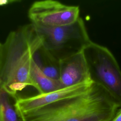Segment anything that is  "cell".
Segmentation results:
<instances>
[{
  "label": "cell",
  "mask_w": 121,
  "mask_h": 121,
  "mask_svg": "<svg viewBox=\"0 0 121 121\" xmlns=\"http://www.w3.org/2000/svg\"><path fill=\"white\" fill-rule=\"evenodd\" d=\"M42 45V38L31 23L10 32L2 43L0 89L14 99L17 97L19 92L31 86L33 57Z\"/></svg>",
  "instance_id": "obj_1"
},
{
  "label": "cell",
  "mask_w": 121,
  "mask_h": 121,
  "mask_svg": "<svg viewBox=\"0 0 121 121\" xmlns=\"http://www.w3.org/2000/svg\"><path fill=\"white\" fill-rule=\"evenodd\" d=\"M120 108L103 87L93 82L83 92L30 112L34 121H111Z\"/></svg>",
  "instance_id": "obj_2"
},
{
  "label": "cell",
  "mask_w": 121,
  "mask_h": 121,
  "mask_svg": "<svg viewBox=\"0 0 121 121\" xmlns=\"http://www.w3.org/2000/svg\"><path fill=\"white\" fill-rule=\"evenodd\" d=\"M90 80L103 87L121 108V70L111 52L92 41L83 51Z\"/></svg>",
  "instance_id": "obj_3"
},
{
  "label": "cell",
  "mask_w": 121,
  "mask_h": 121,
  "mask_svg": "<svg viewBox=\"0 0 121 121\" xmlns=\"http://www.w3.org/2000/svg\"><path fill=\"white\" fill-rule=\"evenodd\" d=\"M35 27L42 38L43 47L60 60L82 52L92 42L80 17L67 26L49 28Z\"/></svg>",
  "instance_id": "obj_4"
},
{
  "label": "cell",
  "mask_w": 121,
  "mask_h": 121,
  "mask_svg": "<svg viewBox=\"0 0 121 121\" xmlns=\"http://www.w3.org/2000/svg\"><path fill=\"white\" fill-rule=\"evenodd\" d=\"M31 24L36 27L54 28L70 25L79 17V8L53 0L34 2L28 11Z\"/></svg>",
  "instance_id": "obj_5"
},
{
  "label": "cell",
  "mask_w": 121,
  "mask_h": 121,
  "mask_svg": "<svg viewBox=\"0 0 121 121\" xmlns=\"http://www.w3.org/2000/svg\"><path fill=\"white\" fill-rule=\"evenodd\" d=\"M92 82L64 87L46 94H38L26 97H17L15 99L14 106L18 115L25 114L61 99L78 95L85 91Z\"/></svg>",
  "instance_id": "obj_6"
},
{
  "label": "cell",
  "mask_w": 121,
  "mask_h": 121,
  "mask_svg": "<svg viewBox=\"0 0 121 121\" xmlns=\"http://www.w3.org/2000/svg\"><path fill=\"white\" fill-rule=\"evenodd\" d=\"M60 81L63 87L92 82L83 52L60 60Z\"/></svg>",
  "instance_id": "obj_7"
},
{
  "label": "cell",
  "mask_w": 121,
  "mask_h": 121,
  "mask_svg": "<svg viewBox=\"0 0 121 121\" xmlns=\"http://www.w3.org/2000/svg\"><path fill=\"white\" fill-rule=\"evenodd\" d=\"M33 60L45 75L55 80L60 79V60L54 57L43 45L35 52Z\"/></svg>",
  "instance_id": "obj_8"
},
{
  "label": "cell",
  "mask_w": 121,
  "mask_h": 121,
  "mask_svg": "<svg viewBox=\"0 0 121 121\" xmlns=\"http://www.w3.org/2000/svg\"><path fill=\"white\" fill-rule=\"evenodd\" d=\"M30 79L31 86L38 91L39 94H46L63 88L60 80L51 78L45 75L33 61Z\"/></svg>",
  "instance_id": "obj_9"
},
{
  "label": "cell",
  "mask_w": 121,
  "mask_h": 121,
  "mask_svg": "<svg viewBox=\"0 0 121 121\" xmlns=\"http://www.w3.org/2000/svg\"><path fill=\"white\" fill-rule=\"evenodd\" d=\"M10 96L0 89V116L1 121H20L19 116L10 101Z\"/></svg>",
  "instance_id": "obj_10"
},
{
  "label": "cell",
  "mask_w": 121,
  "mask_h": 121,
  "mask_svg": "<svg viewBox=\"0 0 121 121\" xmlns=\"http://www.w3.org/2000/svg\"><path fill=\"white\" fill-rule=\"evenodd\" d=\"M111 121H121V108H119Z\"/></svg>",
  "instance_id": "obj_11"
},
{
  "label": "cell",
  "mask_w": 121,
  "mask_h": 121,
  "mask_svg": "<svg viewBox=\"0 0 121 121\" xmlns=\"http://www.w3.org/2000/svg\"><path fill=\"white\" fill-rule=\"evenodd\" d=\"M17 0H0V6H4L7 4H9L10 3H13L15 2H17Z\"/></svg>",
  "instance_id": "obj_12"
},
{
  "label": "cell",
  "mask_w": 121,
  "mask_h": 121,
  "mask_svg": "<svg viewBox=\"0 0 121 121\" xmlns=\"http://www.w3.org/2000/svg\"><path fill=\"white\" fill-rule=\"evenodd\" d=\"M1 47H2V44L0 43V53H1Z\"/></svg>",
  "instance_id": "obj_13"
},
{
  "label": "cell",
  "mask_w": 121,
  "mask_h": 121,
  "mask_svg": "<svg viewBox=\"0 0 121 121\" xmlns=\"http://www.w3.org/2000/svg\"><path fill=\"white\" fill-rule=\"evenodd\" d=\"M0 121H1V119H0Z\"/></svg>",
  "instance_id": "obj_14"
}]
</instances>
